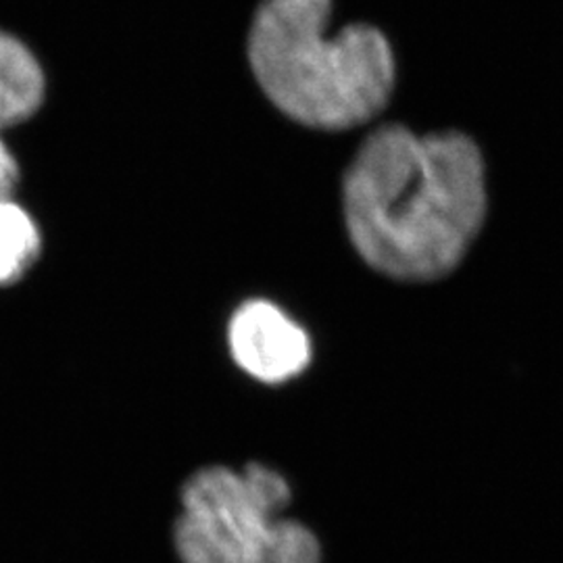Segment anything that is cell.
<instances>
[{
    "mask_svg": "<svg viewBox=\"0 0 563 563\" xmlns=\"http://www.w3.org/2000/svg\"><path fill=\"white\" fill-rule=\"evenodd\" d=\"M332 0H262L249 60L265 97L290 120L346 130L376 118L395 88L383 32L353 23L330 32Z\"/></svg>",
    "mask_w": 563,
    "mask_h": 563,
    "instance_id": "cell-2",
    "label": "cell"
},
{
    "mask_svg": "<svg viewBox=\"0 0 563 563\" xmlns=\"http://www.w3.org/2000/svg\"><path fill=\"white\" fill-rule=\"evenodd\" d=\"M42 255V232L20 202L0 199V286L23 280Z\"/></svg>",
    "mask_w": 563,
    "mask_h": 563,
    "instance_id": "cell-6",
    "label": "cell"
},
{
    "mask_svg": "<svg viewBox=\"0 0 563 563\" xmlns=\"http://www.w3.org/2000/svg\"><path fill=\"white\" fill-rule=\"evenodd\" d=\"M225 336L230 357L255 383H290L313 360L309 332L278 302L267 299L241 302L230 316Z\"/></svg>",
    "mask_w": 563,
    "mask_h": 563,
    "instance_id": "cell-4",
    "label": "cell"
},
{
    "mask_svg": "<svg viewBox=\"0 0 563 563\" xmlns=\"http://www.w3.org/2000/svg\"><path fill=\"white\" fill-rule=\"evenodd\" d=\"M488 211L481 148L462 132L384 125L342 180V216L362 262L384 278L437 282L462 265Z\"/></svg>",
    "mask_w": 563,
    "mask_h": 563,
    "instance_id": "cell-1",
    "label": "cell"
},
{
    "mask_svg": "<svg viewBox=\"0 0 563 563\" xmlns=\"http://www.w3.org/2000/svg\"><path fill=\"white\" fill-rule=\"evenodd\" d=\"M20 181V165L0 139V199H9Z\"/></svg>",
    "mask_w": 563,
    "mask_h": 563,
    "instance_id": "cell-7",
    "label": "cell"
},
{
    "mask_svg": "<svg viewBox=\"0 0 563 563\" xmlns=\"http://www.w3.org/2000/svg\"><path fill=\"white\" fill-rule=\"evenodd\" d=\"M44 99V74L32 51L0 32V130L34 115Z\"/></svg>",
    "mask_w": 563,
    "mask_h": 563,
    "instance_id": "cell-5",
    "label": "cell"
},
{
    "mask_svg": "<svg viewBox=\"0 0 563 563\" xmlns=\"http://www.w3.org/2000/svg\"><path fill=\"white\" fill-rule=\"evenodd\" d=\"M290 483L265 463L205 465L180 490L174 544L181 563H323L318 534L286 516Z\"/></svg>",
    "mask_w": 563,
    "mask_h": 563,
    "instance_id": "cell-3",
    "label": "cell"
}]
</instances>
